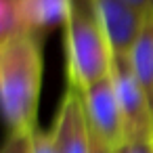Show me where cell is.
I'll return each instance as SVG.
<instances>
[{
	"instance_id": "obj_1",
	"label": "cell",
	"mask_w": 153,
	"mask_h": 153,
	"mask_svg": "<svg viewBox=\"0 0 153 153\" xmlns=\"http://www.w3.org/2000/svg\"><path fill=\"white\" fill-rule=\"evenodd\" d=\"M42 40L36 32L0 42V97L9 132H32L42 88Z\"/></svg>"
},
{
	"instance_id": "obj_2",
	"label": "cell",
	"mask_w": 153,
	"mask_h": 153,
	"mask_svg": "<svg viewBox=\"0 0 153 153\" xmlns=\"http://www.w3.org/2000/svg\"><path fill=\"white\" fill-rule=\"evenodd\" d=\"M63 30L69 84L82 90L109 76L113 51L94 0H67Z\"/></svg>"
},
{
	"instance_id": "obj_3",
	"label": "cell",
	"mask_w": 153,
	"mask_h": 153,
	"mask_svg": "<svg viewBox=\"0 0 153 153\" xmlns=\"http://www.w3.org/2000/svg\"><path fill=\"white\" fill-rule=\"evenodd\" d=\"M109 76L124 115L126 138L153 136V107L143 86L138 84L126 55H113Z\"/></svg>"
},
{
	"instance_id": "obj_4",
	"label": "cell",
	"mask_w": 153,
	"mask_h": 153,
	"mask_svg": "<svg viewBox=\"0 0 153 153\" xmlns=\"http://www.w3.org/2000/svg\"><path fill=\"white\" fill-rule=\"evenodd\" d=\"M82 99H84L90 128L101 138H105L111 147L117 149L126 138V128H124V115L120 109V101L115 97L111 76H105L103 80H97L90 86L82 88Z\"/></svg>"
},
{
	"instance_id": "obj_5",
	"label": "cell",
	"mask_w": 153,
	"mask_h": 153,
	"mask_svg": "<svg viewBox=\"0 0 153 153\" xmlns=\"http://www.w3.org/2000/svg\"><path fill=\"white\" fill-rule=\"evenodd\" d=\"M51 132L61 153H90L92 128L86 115L80 88L67 84V90L63 92Z\"/></svg>"
},
{
	"instance_id": "obj_6",
	"label": "cell",
	"mask_w": 153,
	"mask_h": 153,
	"mask_svg": "<svg viewBox=\"0 0 153 153\" xmlns=\"http://www.w3.org/2000/svg\"><path fill=\"white\" fill-rule=\"evenodd\" d=\"M94 4L113 55H128L147 21V15L126 0H94Z\"/></svg>"
},
{
	"instance_id": "obj_7",
	"label": "cell",
	"mask_w": 153,
	"mask_h": 153,
	"mask_svg": "<svg viewBox=\"0 0 153 153\" xmlns=\"http://www.w3.org/2000/svg\"><path fill=\"white\" fill-rule=\"evenodd\" d=\"M130 61V67L143 86L145 94L149 97V103L153 107V17H147L138 38L134 40L130 53L126 55Z\"/></svg>"
},
{
	"instance_id": "obj_8",
	"label": "cell",
	"mask_w": 153,
	"mask_h": 153,
	"mask_svg": "<svg viewBox=\"0 0 153 153\" xmlns=\"http://www.w3.org/2000/svg\"><path fill=\"white\" fill-rule=\"evenodd\" d=\"M32 32L25 19L23 0H0V42Z\"/></svg>"
},
{
	"instance_id": "obj_9",
	"label": "cell",
	"mask_w": 153,
	"mask_h": 153,
	"mask_svg": "<svg viewBox=\"0 0 153 153\" xmlns=\"http://www.w3.org/2000/svg\"><path fill=\"white\" fill-rule=\"evenodd\" d=\"M30 153H61L51 130L34 128L30 132Z\"/></svg>"
},
{
	"instance_id": "obj_10",
	"label": "cell",
	"mask_w": 153,
	"mask_h": 153,
	"mask_svg": "<svg viewBox=\"0 0 153 153\" xmlns=\"http://www.w3.org/2000/svg\"><path fill=\"white\" fill-rule=\"evenodd\" d=\"M0 153H30V132H7Z\"/></svg>"
},
{
	"instance_id": "obj_11",
	"label": "cell",
	"mask_w": 153,
	"mask_h": 153,
	"mask_svg": "<svg viewBox=\"0 0 153 153\" xmlns=\"http://www.w3.org/2000/svg\"><path fill=\"white\" fill-rule=\"evenodd\" d=\"M115 153H153V136L124 138V143L115 149Z\"/></svg>"
},
{
	"instance_id": "obj_12",
	"label": "cell",
	"mask_w": 153,
	"mask_h": 153,
	"mask_svg": "<svg viewBox=\"0 0 153 153\" xmlns=\"http://www.w3.org/2000/svg\"><path fill=\"white\" fill-rule=\"evenodd\" d=\"M90 153H115V147H111L105 138H101L92 130V147H90Z\"/></svg>"
},
{
	"instance_id": "obj_13",
	"label": "cell",
	"mask_w": 153,
	"mask_h": 153,
	"mask_svg": "<svg viewBox=\"0 0 153 153\" xmlns=\"http://www.w3.org/2000/svg\"><path fill=\"white\" fill-rule=\"evenodd\" d=\"M132 7H136L138 11H143L147 17H153V0H126Z\"/></svg>"
}]
</instances>
